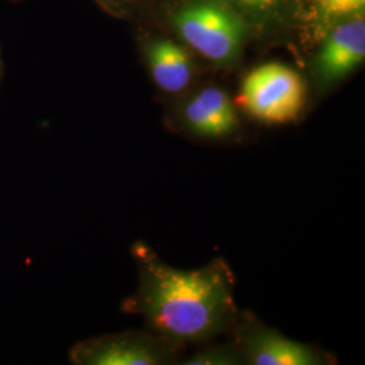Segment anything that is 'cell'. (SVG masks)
I'll return each instance as SVG.
<instances>
[{"label": "cell", "instance_id": "cell-1", "mask_svg": "<svg viewBox=\"0 0 365 365\" xmlns=\"http://www.w3.org/2000/svg\"><path fill=\"white\" fill-rule=\"evenodd\" d=\"M140 284L125 310L140 314L158 337L182 348L200 344L235 327V276L226 261H211L199 269L165 264L144 242L134 247Z\"/></svg>", "mask_w": 365, "mask_h": 365}, {"label": "cell", "instance_id": "cell-2", "mask_svg": "<svg viewBox=\"0 0 365 365\" xmlns=\"http://www.w3.org/2000/svg\"><path fill=\"white\" fill-rule=\"evenodd\" d=\"M172 30L191 52L217 66H233L252 37L244 19L221 0H182L168 13Z\"/></svg>", "mask_w": 365, "mask_h": 365}, {"label": "cell", "instance_id": "cell-3", "mask_svg": "<svg viewBox=\"0 0 365 365\" xmlns=\"http://www.w3.org/2000/svg\"><path fill=\"white\" fill-rule=\"evenodd\" d=\"M306 99L307 84L299 72L282 63H267L248 72L238 101L262 123L284 125L298 119Z\"/></svg>", "mask_w": 365, "mask_h": 365}, {"label": "cell", "instance_id": "cell-4", "mask_svg": "<svg viewBox=\"0 0 365 365\" xmlns=\"http://www.w3.org/2000/svg\"><path fill=\"white\" fill-rule=\"evenodd\" d=\"M235 344L249 365H327L334 359L307 344L287 339L265 327L249 313H240L235 321Z\"/></svg>", "mask_w": 365, "mask_h": 365}, {"label": "cell", "instance_id": "cell-5", "mask_svg": "<svg viewBox=\"0 0 365 365\" xmlns=\"http://www.w3.org/2000/svg\"><path fill=\"white\" fill-rule=\"evenodd\" d=\"M364 15L339 21L319 39V48L312 61L315 88L327 91L364 63Z\"/></svg>", "mask_w": 365, "mask_h": 365}, {"label": "cell", "instance_id": "cell-6", "mask_svg": "<svg viewBox=\"0 0 365 365\" xmlns=\"http://www.w3.org/2000/svg\"><path fill=\"white\" fill-rule=\"evenodd\" d=\"M178 349L155 333H128L81 345L75 360L87 365H164L178 360Z\"/></svg>", "mask_w": 365, "mask_h": 365}, {"label": "cell", "instance_id": "cell-7", "mask_svg": "<svg viewBox=\"0 0 365 365\" xmlns=\"http://www.w3.org/2000/svg\"><path fill=\"white\" fill-rule=\"evenodd\" d=\"M179 118L190 133L212 140L233 134L240 125L229 93L212 84L191 92L180 106Z\"/></svg>", "mask_w": 365, "mask_h": 365}, {"label": "cell", "instance_id": "cell-8", "mask_svg": "<svg viewBox=\"0 0 365 365\" xmlns=\"http://www.w3.org/2000/svg\"><path fill=\"white\" fill-rule=\"evenodd\" d=\"M143 53L149 75L161 91L178 95L194 83V56L180 41L155 34L145 39Z\"/></svg>", "mask_w": 365, "mask_h": 365}, {"label": "cell", "instance_id": "cell-9", "mask_svg": "<svg viewBox=\"0 0 365 365\" xmlns=\"http://www.w3.org/2000/svg\"><path fill=\"white\" fill-rule=\"evenodd\" d=\"M248 25L250 34L272 38L300 22L306 0H221Z\"/></svg>", "mask_w": 365, "mask_h": 365}, {"label": "cell", "instance_id": "cell-10", "mask_svg": "<svg viewBox=\"0 0 365 365\" xmlns=\"http://www.w3.org/2000/svg\"><path fill=\"white\" fill-rule=\"evenodd\" d=\"M365 0H306L302 19L310 36L319 41L339 21L364 15Z\"/></svg>", "mask_w": 365, "mask_h": 365}, {"label": "cell", "instance_id": "cell-11", "mask_svg": "<svg viewBox=\"0 0 365 365\" xmlns=\"http://www.w3.org/2000/svg\"><path fill=\"white\" fill-rule=\"evenodd\" d=\"M182 364L187 365H240L244 364L242 356L233 342L210 346L188 357Z\"/></svg>", "mask_w": 365, "mask_h": 365}, {"label": "cell", "instance_id": "cell-12", "mask_svg": "<svg viewBox=\"0 0 365 365\" xmlns=\"http://www.w3.org/2000/svg\"><path fill=\"white\" fill-rule=\"evenodd\" d=\"M105 1L111 6V9L125 13V11H133L137 7L143 6L145 0H105Z\"/></svg>", "mask_w": 365, "mask_h": 365}]
</instances>
